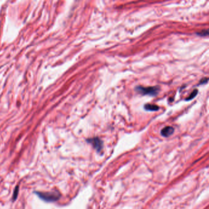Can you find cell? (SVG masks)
Wrapping results in <instances>:
<instances>
[{"instance_id":"obj_1","label":"cell","mask_w":209,"mask_h":209,"mask_svg":"<svg viewBox=\"0 0 209 209\" xmlns=\"http://www.w3.org/2000/svg\"><path fill=\"white\" fill-rule=\"evenodd\" d=\"M137 92L142 95H148L151 96H156L160 92V87L158 86L147 87H144L142 86H137L135 88Z\"/></svg>"},{"instance_id":"obj_2","label":"cell","mask_w":209,"mask_h":209,"mask_svg":"<svg viewBox=\"0 0 209 209\" xmlns=\"http://www.w3.org/2000/svg\"><path fill=\"white\" fill-rule=\"evenodd\" d=\"M35 193L39 198L46 202H55L60 197V194L56 192H35Z\"/></svg>"},{"instance_id":"obj_3","label":"cell","mask_w":209,"mask_h":209,"mask_svg":"<svg viewBox=\"0 0 209 209\" xmlns=\"http://www.w3.org/2000/svg\"><path fill=\"white\" fill-rule=\"evenodd\" d=\"M87 141L88 143L91 144L98 152H99L101 151L103 148V142L100 139H99L98 137H94L87 139Z\"/></svg>"},{"instance_id":"obj_4","label":"cell","mask_w":209,"mask_h":209,"mask_svg":"<svg viewBox=\"0 0 209 209\" xmlns=\"http://www.w3.org/2000/svg\"><path fill=\"white\" fill-rule=\"evenodd\" d=\"M174 128L173 127L166 126L162 129L161 131V134L163 136L165 137H167L172 135L174 133Z\"/></svg>"},{"instance_id":"obj_5","label":"cell","mask_w":209,"mask_h":209,"mask_svg":"<svg viewBox=\"0 0 209 209\" xmlns=\"http://www.w3.org/2000/svg\"><path fill=\"white\" fill-rule=\"evenodd\" d=\"M144 109L147 111H158L160 109V107L158 106L156 104H145Z\"/></svg>"},{"instance_id":"obj_6","label":"cell","mask_w":209,"mask_h":209,"mask_svg":"<svg viewBox=\"0 0 209 209\" xmlns=\"http://www.w3.org/2000/svg\"><path fill=\"white\" fill-rule=\"evenodd\" d=\"M197 93H198V90H197V89H195L194 90H193V92L191 93L190 96H188V98H186V101H191V100H192L193 99H194L197 96Z\"/></svg>"},{"instance_id":"obj_7","label":"cell","mask_w":209,"mask_h":209,"mask_svg":"<svg viewBox=\"0 0 209 209\" xmlns=\"http://www.w3.org/2000/svg\"><path fill=\"white\" fill-rule=\"evenodd\" d=\"M196 34H197V35H198V36H202V37H204V36H208V31L207 30V29H204V30H202V31H201V32H200L196 33Z\"/></svg>"},{"instance_id":"obj_8","label":"cell","mask_w":209,"mask_h":209,"mask_svg":"<svg viewBox=\"0 0 209 209\" xmlns=\"http://www.w3.org/2000/svg\"><path fill=\"white\" fill-rule=\"evenodd\" d=\"M18 187L17 186V187L15 188L14 191L13 197H12L13 201H15V200H16V199H17V196H18Z\"/></svg>"},{"instance_id":"obj_9","label":"cell","mask_w":209,"mask_h":209,"mask_svg":"<svg viewBox=\"0 0 209 209\" xmlns=\"http://www.w3.org/2000/svg\"><path fill=\"white\" fill-rule=\"evenodd\" d=\"M208 82V78H203L202 80L199 83L198 85H203V84H207Z\"/></svg>"}]
</instances>
